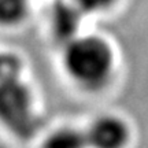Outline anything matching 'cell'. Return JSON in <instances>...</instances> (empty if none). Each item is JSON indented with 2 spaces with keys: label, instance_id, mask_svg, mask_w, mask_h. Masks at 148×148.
Returning a JSON list of instances; mask_svg holds the SVG:
<instances>
[{
  "label": "cell",
  "instance_id": "2",
  "mask_svg": "<svg viewBox=\"0 0 148 148\" xmlns=\"http://www.w3.org/2000/svg\"><path fill=\"white\" fill-rule=\"evenodd\" d=\"M0 125L19 138H30L38 132V96L25 75L0 81Z\"/></svg>",
  "mask_w": 148,
  "mask_h": 148
},
{
  "label": "cell",
  "instance_id": "7",
  "mask_svg": "<svg viewBox=\"0 0 148 148\" xmlns=\"http://www.w3.org/2000/svg\"><path fill=\"white\" fill-rule=\"evenodd\" d=\"M26 62L21 53L0 48V81L25 75Z\"/></svg>",
  "mask_w": 148,
  "mask_h": 148
},
{
  "label": "cell",
  "instance_id": "4",
  "mask_svg": "<svg viewBox=\"0 0 148 148\" xmlns=\"http://www.w3.org/2000/svg\"><path fill=\"white\" fill-rule=\"evenodd\" d=\"M86 16L69 0H55L48 14L49 34L60 47L82 34Z\"/></svg>",
  "mask_w": 148,
  "mask_h": 148
},
{
  "label": "cell",
  "instance_id": "3",
  "mask_svg": "<svg viewBox=\"0 0 148 148\" xmlns=\"http://www.w3.org/2000/svg\"><path fill=\"white\" fill-rule=\"evenodd\" d=\"M84 129L89 148H127L132 140L130 125L116 114L95 116Z\"/></svg>",
  "mask_w": 148,
  "mask_h": 148
},
{
  "label": "cell",
  "instance_id": "6",
  "mask_svg": "<svg viewBox=\"0 0 148 148\" xmlns=\"http://www.w3.org/2000/svg\"><path fill=\"white\" fill-rule=\"evenodd\" d=\"M32 0H0V27L16 29L29 19Z\"/></svg>",
  "mask_w": 148,
  "mask_h": 148
},
{
  "label": "cell",
  "instance_id": "8",
  "mask_svg": "<svg viewBox=\"0 0 148 148\" xmlns=\"http://www.w3.org/2000/svg\"><path fill=\"white\" fill-rule=\"evenodd\" d=\"M86 18L104 14L112 10L119 0H69Z\"/></svg>",
  "mask_w": 148,
  "mask_h": 148
},
{
  "label": "cell",
  "instance_id": "9",
  "mask_svg": "<svg viewBox=\"0 0 148 148\" xmlns=\"http://www.w3.org/2000/svg\"><path fill=\"white\" fill-rule=\"evenodd\" d=\"M0 148H10V147H8V145H5L4 143H1V141H0Z\"/></svg>",
  "mask_w": 148,
  "mask_h": 148
},
{
  "label": "cell",
  "instance_id": "5",
  "mask_svg": "<svg viewBox=\"0 0 148 148\" xmlns=\"http://www.w3.org/2000/svg\"><path fill=\"white\" fill-rule=\"evenodd\" d=\"M40 148H89L85 129L74 125H59L41 138Z\"/></svg>",
  "mask_w": 148,
  "mask_h": 148
},
{
  "label": "cell",
  "instance_id": "1",
  "mask_svg": "<svg viewBox=\"0 0 148 148\" xmlns=\"http://www.w3.org/2000/svg\"><path fill=\"white\" fill-rule=\"evenodd\" d=\"M60 48L62 71L75 88L97 93L111 84L116 70V55L107 38L84 32Z\"/></svg>",
  "mask_w": 148,
  "mask_h": 148
}]
</instances>
